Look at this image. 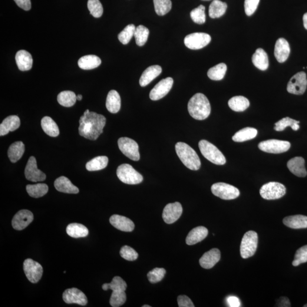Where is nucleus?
<instances>
[{
	"mask_svg": "<svg viewBox=\"0 0 307 307\" xmlns=\"http://www.w3.org/2000/svg\"><path fill=\"white\" fill-rule=\"evenodd\" d=\"M79 124V134L87 139L95 141L103 133L106 118L104 115L87 110L81 117Z\"/></svg>",
	"mask_w": 307,
	"mask_h": 307,
	"instance_id": "f257e3e1",
	"label": "nucleus"
},
{
	"mask_svg": "<svg viewBox=\"0 0 307 307\" xmlns=\"http://www.w3.org/2000/svg\"><path fill=\"white\" fill-rule=\"evenodd\" d=\"M188 110L191 116L196 120H205L209 117L211 111L209 99L203 94L194 95L188 104Z\"/></svg>",
	"mask_w": 307,
	"mask_h": 307,
	"instance_id": "f03ea898",
	"label": "nucleus"
},
{
	"mask_svg": "<svg viewBox=\"0 0 307 307\" xmlns=\"http://www.w3.org/2000/svg\"><path fill=\"white\" fill-rule=\"evenodd\" d=\"M176 150L179 159L188 168L196 171L201 166V162L196 152L189 145L183 143H178L176 145Z\"/></svg>",
	"mask_w": 307,
	"mask_h": 307,
	"instance_id": "7ed1b4c3",
	"label": "nucleus"
},
{
	"mask_svg": "<svg viewBox=\"0 0 307 307\" xmlns=\"http://www.w3.org/2000/svg\"><path fill=\"white\" fill-rule=\"evenodd\" d=\"M199 147L201 154L210 162L217 165H224L226 163V158L223 154L215 146L206 140L199 142Z\"/></svg>",
	"mask_w": 307,
	"mask_h": 307,
	"instance_id": "20e7f679",
	"label": "nucleus"
},
{
	"mask_svg": "<svg viewBox=\"0 0 307 307\" xmlns=\"http://www.w3.org/2000/svg\"><path fill=\"white\" fill-rule=\"evenodd\" d=\"M258 243V234L254 231H248L244 234L240 246V254L242 258L247 259L254 255Z\"/></svg>",
	"mask_w": 307,
	"mask_h": 307,
	"instance_id": "39448f33",
	"label": "nucleus"
},
{
	"mask_svg": "<svg viewBox=\"0 0 307 307\" xmlns=\"http://www.w3.org/2000/svg\"><path fill=\"white\" fill-rule=\"evenodd\" d=\"M117 176L122 182L128 184H140L143 181V177L129 164H123L118 166Z\"/></svg>",
	"mask_w": 307,
	"mask_h": 307,
	"instance_id": "423d86ee",
	"label": "nucleus"
},
{
	"mask_svg": "<svg viewBox=\"0 0 307 307\" xmlns=\"http://www.w3.org/2000/svg\"><path fill=\"white\" fill-rule=\"evenodd\" d=\"M260 196L265 200H276L285 196L286 189L283 184L278 182H269L264 184L260 189Z\"/></svg>",
	"mask_w": 307,
	"mask_h": 307,
	"instance_id": "0eeeda50",
	"label": "nucleus"
},
{
	"mask_svg": "<svg viewBox=\"0 0 307 307\" xmlns=\"http://www.w3.org/2000/svg\"><path fill=\"white\" fill-rule=\"evenodd\" d=\"M211 191L214 196L226 200L235 199L240 194V191L236 187L225 183L213 184Z\"/></svg>",
	"mask_w": 307,
	"mask_h": 307,
	"instance_id": "6e6552de",
	"label": "nucleus"
},
{
	"mask_svg": "<svg viewBox=\"0 0 307 307\" xmlns=\"http://www.w3.org/2000/svg\"><path fill=\"white\" fill-rule=\"evenodd\" d=\"M118 147L125 156L134 161H139V146L135 141L128 137H121L118 140Z\"/></svg>",
	"mask_w": 307,
	"mask_h": 307,
	"instance_id": "1a4fd4ad",
	"label": "nucleus"
},
{
	"mask_svg": "<svg viewBox=\"0 0 307 307\" xmlns=\"http://www.w3.org/2000/svg\"><path fill=\"white\" fill-rule=\"evenodd\" d=\"M291 144L289 141L278 140H269L262 141L259 145L260 150L266 153L279 154L285 153L290 149Z\"/></svg>",
	"mask_w": 307,
	"mask_h": 307,
	"instance_id": "9d476101",
	"label": "nucleus"
},
{
	"mask_svg": "<svg viewBox=\"0 0 307 307\" xmlns=\"http://www.w3.org/2000/svg\"><path fill=\"white\" fill-rule=\"evenodd\" d=\"M307 87V78L305 72L297 73L290 79L287 90L289 93L302 95L305 94Z\"/></svg>",
	"mask_w": 307,
	"mask_h": 307,
	"instance_id": "9b49d317",
	"label": "nucleus"
},
{
	"mask_svg": "<svg viewBox=\"0 0 307 307\" xmlns=\"http://www.w3.org/2000/svg\"><path fill=\"white\" fill-rule=\"evenodd\" d=\"M211 41L209 34L204 32H194L186 36L184 44L191 49H199L206 47Z\"/></svg>",
	"mask_w": 307,
	"mask_h": 307,
	"instance_id": "f8f14e48",
	"label": "nucleus"
},
{
	"mask_svg": "<svg viewBox=\"0 0 307 307\" xmlns=\"http://www.w3.org/2000/svg\"><path fill=\"white\" fill-rule=\"evenodd\" d=\"M24 270L27 278L32 283H37L42 278L44 269L37 262L31 259H25Z\"/></svg>",
	"mask_w": 307,
	"mask_h": 307,
	"instance_id": "ddd939ff",
	"label": "nucleus"
},
{
	"mask_svg": "<svg viewBox=\"0 0 307 307\" xmlns=\"http://www.w3.org/2000/svg\"><path fill=\"white\" fill-rule=\"evenodd\" d=\"M173 83V78L169 77L162 79L152 89L150 93L151 100L157 101L164 97L172 88Z\"/></svg>",
	"mask_w": 307,
	"mask_h": 307,
	"instance_id": "4468645a",
	"label": "nucleus"
},
{
	"mask_svg": "<svg viewBox=\"0 0 307 307\" xmlns=\"http://www.w3.org/2000/svg\"><path fill=\"white\" fill-rule=\"evenodd\" d=\"M25 175L26 179L33 182L44 181L46 178V174L38 169L34 157H30L25 167Z\"/></svg>",
	"mask_w": 307,
	"mask_h": 307,
	"instance_id": "2eb2a0df",
	"label": "nucleus"
},
{
	"mask_svg": "<svg viewBox=\"0 0 307 307\" xmlns=\"http://www.w3.org/2000/svg\"><path fill=\"white\" fill-rule=\"evenodd\" d=\"M33 220L34 216L31 211L26 210H19L13 218V227L16 230H22L30 225Z\"/></svg>",
	"mask_w": 307,
	"mask_h": 307,
	"instance_id": "dca6fc26",
	"label": "nucleus"
},
{
	"mask_svg": "<svg viewBox=\"0 0 307 307\" xmlns=\"http://www.w3.org/2000/svg\"><path fill=\"white\" fill-rule=\"evenodd\" d=\"M182 212V206L179 202L168 204L163 210V220L167 224H173L179 219Z\"/></svg>",
	"mask_w": 307,
	"mask_h": 307,
	"instance_id": "f3484780",
	"label": "nucleus"
},
{
	"mask_svg": "<svg viewBox=\"0 0 307 307\" xmlns=\"http://www.w3.org/2000/svg\"><path fill=\"white\" fill-rule=\"evenodd\" d=\"M63 299L67 304H77L78 305H87L88 299L83 292L78 289L72 288L65 290L63 293Z\"/></svg>",
	"mask_w": 307,
	"mask_h": 307,
	"instance_id": "a211bd4d",
	"label": "nucleus"
},
{
	"mask_svg": "<svg viewBox=\"0 0 307 307\" xmlns=\"http://www.w3.org/2000/svg\"><path fill=\"white\" fill-rule=\"evenodd\" d=\"M110 221L112 226L123 232H132L134 229L133 221L126 217L114 214L111 217Z\"/></svg>",
	"mask_w": 307,
	"mask_h": 307,
	"instance_id": "6ab92c4d",
	"label": "nucleus"
},
{
	"mask_svg": "<svg viewBox=\"0 0 307 307\" xmlns=\"http://www.w3.org/2000/svg\"><path fill=\"white\" fill-rule=\"evenodd\" d=\"M221 253L217 249H212L203 254L199 260L200 265L204 269H210L219 261Z\"/></svg>",
	"mask_w": 307,
	"mask_h": 307,
	"instance_id": "aec40b11",
	"label": "nucleus"
},
{
	"mask_svg": "<svg viewBox=\"0 0 307 307\" xmlns=\"http://www.w3.org/2000/svg\"><path fill=\"white\" fill-rule=\"evenodd\" d=\"M290 54V47L289 42L285 38H280L276 41L275 55L279 63H283L287 61Z\"/></svg>",
	"mask_w": 307,
	"mask_h": 307,
	"instance_id": "412c9836",
	"label": "nucleus"
},
{
	"mask_svg": "<svg viewBox=\"0 0 307 307\" xmlns=\"http://www.w3.org/2000/svg\"><path fill=\"white\" fill-rule=\"evenodd\" d=\"M287 165L289 170L295 176L301 178L307 176L305 161L302 157L293 158L288 162Z\"/></svg>",
	"mask_w": 307,
	"mask_h": 307,
	"instance_id": "4be33fe9",
	"label": "nucleus"
},
{
	"mask_svg": "<svg viewBox=\"0 0 307 307\" xmlns=\"http://www.w3.org/2000/svg\"><path fill=\"white\" fill-rule=\"evenodd\" d=\"M20 119L17 115H10L0 125V135L4 136L10 131H14L20 127Z\"/></svg>",
	"mask_w": 307,
	"mask_h": 307,
	"instance_id": "5701e85b",
	"label": "nucleus"
},
{
	"mask_svg": "<svg viewBox=\"0 0 307 307\" xmlns=\"http://www.w3.org/2000/svg\"><path fill=\"white\" fill-rule=\"evenodd\" d=\"M162 69L160 65H154L150 66L146 70H145L141 75L140 79V84L141 87H146L155 79L159 76Z\"/></svg>",
	"mask_w": 307,
	"mask_h": 307,
	"instance_id": "b1692460",
	"label": "nucleus"
},
{
	"mask_svg": "<svg viewBox=\"0 0 307 307\" xmlns=\"http://www.w3.org/2000/svg\"><path fill=\"white\" fill-rule=\"evenodd\" d=\"M16 61L20 71H29L32 68L33 62L32 56L27 51L22 49L16 52Z\"/></svg>",
	"mask_w": 307,
	"mask_h": 307,
	"instance_id": "393cba45",
	"label": "nucleus"
},
{
	"mask_svg": "<svg viewBox=\"0 0 307 307\" xmlns=\"http://www.w3.org/2000/svg\"><path fill=\"white\" fill-rule=\"evenodd\" d=\"M209 234V230L204 226H197L191 230L186 238V243L189 245H193L202 242Z\"/></svg>",
	"mask_w": 307,
	"mask_h": 307,
	"instance_id": "a878e982",
	"label": "nucleus"
},
{
	"mask_svg": "<svg viewBox=\"0 0 307 307\" xmlns=\"http://www.w3.org/2000/svg\"><path fill=\"white\" fill-rule=\"evenodd\" d=\"M54 186L56 190L61 193L77 194L79 192L78 188L74 186L67 178L64 176L55 180Z\"/></svg>",
	"mask_w": 307,
	"mask_h": 307,
	"instance_id": "bb28decb",
	"label": "nucleus"
},
{
	"mask_svg": "<svg viewBox=\"0 0 307 307\" xmlns=\"http://www.w3.org/2000/svg\"><path fill=\"white\" fill-rule=\"evenodd\" d=\"M283 223L287 227L292 229L307 228V216L298 214V215L286 217Z\"/></svg>",
	"mask_w": 307,
	"mask_h": 307,
	"instance_id": "cd10ccee",
	"label": "nucleus"
},
{
	"mask_svg": "<svg viewBox=\"0 0 307 307\" xmlns=\"http://www.w3.org/2000/svg\"><path fill=\"white\" fill-rule=\"evenodd\" d=\"M252 62L259 70L265 71L269 67L268 56L263 49L259 48L253 55Z\"/></svg>",
	"mask_w": 307,
	"mask_h": 307,
	"instance_id": "c85d7f7f",
	"label": "nucleus"
},
{
	"mask_svg": "<svg viewBox=\"0 0 307 307\" xmlns=\"http://www.w3.org/2000/svg\"><path fill=\"white\" fill-rule=\"evenodd\" d=\"M101 64L100 58L97 55H88L79 59V67L84 70H90L98 67Z\"/></svg>",
	"mask_w": 307,
	"mask_h": 307,
	"instance_id": "c756f323",
	"label": "nucleus"
},
{
	"mask_svg": "<svg viewBox=\"0 0 307 307\" xmlns=\"http://www.w3.org/2000/svg\"><path fill=\"white\" fill-rule=\"evenodd\" d=\"M106 107L112 113H117L121 108V97L116 91L111 90L107 97Z\"/></svg>",
	"mask_w": 307,
	"mask_h": 307,
	"instance_id": "7c9ffc66",
	"label": "nucleus"
},
{
	"mask_svg": "<svg viewBox=\"0 0 307 307\" xmlns=\"http://www.w3.org/2000/svg\"><path fill=\"white\" fill-rule=\"evenodd\" d=\"M25 145L21 141L16 142L10 146L8 155L10 161L16 163L22 158L25 153Z\"/></svg>",
	"mask_w": 307,
	"mask_h": 307,
	"instance_id": "2f4dec72",
	"label": "nucleus"
},
{
	"mask_svg": "<svg viewBox=\"0 0 307 307\" xmlns=\"http://www.w3.org/2000/svg\"><path fill=\"white\" fill-rule=\"evenodd\" d=\"M258 131L255 128L247 127L237 131L232 137V140L237 143H242L256 138Z\"/></svg>",
	"mask_w": 307,
	"mask_h": 307,
	"instance_id": "473e14b6",
	"label": "nucleus"
},
{
	"mask_svg": "<svg viewBox=\"0 0 307 307\" xmlns=\"http://www.w3.org/2000/svg\"><path fill=\"white\" fill-rule=\"evenodd\" d=\"M66 232L68 236L78 239L87 237L89 234V230L87 227L82 224L72 223L69 224L66 227Z\"/></svg>",
	"mask_w": 307,
	"mask_h": 307,
	"instance_id": "72a5a7b5",
	"label": "nucleus"
},
{
	"mask_svg": "<svg viewBox=\"0 0 307 307\" xmlns=\"http://www.w3.org/2000/svg\"><path fill=\"white\" fill-rule=\"evenodd\" d=\"M228 105L233 111L243 112L250 106V102L247 98L242 96H237L230 99Z\"/></svg>",
	"mask_w": 307,
	"mask_h": 307,
	"instance_id": "f704fd0d",
	"label": "nucleus"
},
{
	"mask_svg": "<svg viewBox=\"0 0 307 307\" xmlns=\"http://www.w3.org/2000/svg\"><path fill=\"white\" fill-rule=\"evenodd\" d=\"M42 129L49 136L56 137L59 134V129L57 124L51 117L46 116L42 119Z\"/></svg>",
	"mask_w": 307,
	"mask_h": 307,
	"instance_id": "c9c22d12",
	"label": "nucleus"
},
{
	"mask_svg": "<svg viewBox=\"0 0 307 307\" xmlns=\"http://www.w3.org/2000/svg\"><path fill=\"white\" fill-rule=\"evenodd\" d=\"M227 4L226 2L220 0H214L211 3L209 8V15L210 18H220L225 14L227 9Z\"/></svg>",
	"mask_w": 307,
	"mask_h": 307,
	"instance_id": "e433bc0d",
	"label": "nucleus"
},
{
	"mask_svg": "<svg viewBox=\"0 0 307 307\" xmlns=\"http://www.w3.org/2000/svg\"><path fill=\"white\" fill-rule=\"evenodd\" d=\"M26 191L30 196L39 198L44 196L48 193V187L45 183L29 184L26 186Z\"/></svg>",
	"mask_w": 307,
	"mask_h": 307,
	"instance_id": "4c0bfd02",
	"label": "nucleus"
},
{
	"mask_svg": "<svg viewBox=\"0 0 307 307\" xmlns=\"http://www.w3.org/2000/svg\"><path fill=\"white\" fill-rule=\"evenodd\" d=\"M57 100L59 104L62 106L71 107L75 105L77 98L74 92L65 91L58 95Z\"/></svg>",
	"mask_w": 307,
	"mask_h": 307,
	"instance_id": "58836bf2",
	"label": "nucleus"
},
{
	"mask_svg": "<svg viewBox=\"0 0 307 307\" xmlns=\"http://www.w3.org/2000/svg\"><path fill=\"white\" fill-rule=\"evenodd\" d=\"M108 158L106 156H98L94 158L86 164L87 170L95 171L104 169L108 166Z\"/></svg>",
	"mask_w": 307,
	"mask_h": 307,
	"instance_id": "ea45409f",
	"label": "nucleus"
},
{
	"mask_svg": "<svg viewBox=\"0 0 307 307\" xmlns=\"http://www.w3.org/2000/svg\"><path fill=\"white\" fill-rule=\"evenodd\" d=\"M127 288V283L120 276L114 277L110 283H105L102 286L104 291L111 289L113 291H125Z\"/></svg>",
	"mask_w": 307,
	"mask_h": 307,
	"instance_id": "a19ab883",
	"label": "nucleus"
},
{
	"mask_svg": "<svg viewBox=\"0 0 307 307\" xmlns=\"http://www.w3.org/2000/svg\"><path fill=\"white\" fill-rule=\"evenodd\" d=\"M227 71V66L225 64L221 63L214 67L210 68L208 71V77L211 80L221 81L225 77Z\"/></svg>",
	"mask_w": 307,
	"mask_h": 307,
	"instance_id": "79ce46f5",
	"label": "nucleus"
},
{
	"mask_svg": "<svg viewBox=\"0 0 307 307\" xmlns=\"http://www.w3.org/2000/svg\"><path fill=\"white\" fill-rule=\"evenodd\" d=\"M300 122L287 117L283 118L275 124V130L278 131H282L287 127H291L293 130L296 131L300 128Z\"/></svg>",
	"mask_w": 307,
	"mask_h": 307,
	"instance_id": "37998d69",
	"label": "nucleus"
},
{
	"mask_svg": "<svg viewBox=\"0 0 307 307\" xmlns=\"http://www.w3.org/2000/svg\"><path fill=\"white\" fill-rule=\"evenodd\" d=\"M155 11L158 16H164L172 8L171 0H153Z\"/></svg>",
	"mask_w": 307,
	"mask_h": 307,
	"instance_id": "c03bdc74",
	"label": "nucleus"
},
{
	"mask_svg": "<svg viewBox=\"0 0 307 307\" xmlns=\"http://www.w3.org/2000/svg\"><path fill=\"white\" fill-rule=\"evenodd\" d=\"M149 35V31L143 25L138 26L135 29L134 37L138 46H143L146 44Z\"/></svg>",
	"mask_w": 307,
	"mask_h": 307,
	"instance_id": "a18cd8bd",
	"label": "nucleus"
},
{
	"mask_svg": "<svg viewBox=\"0 0 307 307\" xmlns=\"http://www.w3.org/2000/svg\"><path fill=\"white\" fill-rule=\"evenodd\" d=\"M135 25L133 24L128 25L123 31L118 35L119 41L123 45H127L129 44L134 35L135 31Z\"/></svg>",
	"mask_w": 307,
	"mask_h": 307,
	"instance_id": "49530a36",
	"label": "nucleus"
},
{
	"mask_svg": "<svg viewBox=\"0 0 307 307\" xmlns=\"http://www.w3.org/2000/svg\"><path fill=\"white\" fill-rule=\"evenodd\" d=\"M205 6L201 5L191 12L190 16L193 21L197 24L202 25L206 22V16Z\"/></svg>",
	"mask_w": 307,
	"mask_h": 307,
	"instance_id": "de8ad7c7",
	"label": "nucleus"
},
{
	"mask_svg": "<svg viewBox=\"0 0 307 307\" xmlns=\"http://www.w3.org/2000/svg\"><path fill=\"white\" fill-rule=\"evenodd\" d=\"M88 9L95 18H100L103 14V7L99 0H88Z\"/></svg>",
	"mask_w": 307,
	"mask_h": 307,
	"instance_id": "09e8293b",
	"label": "nucleus"
},
{
	"mask_svg": "<svg viewBox=\"0 0 307 307\" xmlns=\"http://www.w3.org/2000/svg\"><path fill=\"white\" fill-rule=\"evenodd\" d=\"M127 295L125 291H113L110 298V305L113 307H118L126 302Z\"/></svg>",
	"mask_w": 307,
	"mask_h": 307,
	"instance_id": "8fccbe9b",
	"label": "nucleus"
},
{
	"mask_svg": "<svg viewBox=\"0 0 307 307\" xmlns=\"http://www.w3.org/2000/svg\"><path fill=\"white\" fill-rule=\"evenodd\" d=\"M166 271L163 268H155L147 274V278L151 283L161 281L166 275Z\"/></svg>",
	"mask_w": 307,
	"mask_h": 307,
	"instance_id": "3c124183",
	"label": "nucleus"
},
{
	"mask_svg": "<svg viewBox=\"0 0 307 307\" xmlns=\"http://www.w3.org/2000/svg\"><path fill=\"white\" fill-rule=\"evenodd\" d=\"M306 262H307V245L303 246L296 251L292 265L298 266L300 264Z\"/></svg>",
	"mask_w": 307,
	"mask_h": 307,
	"instance_id": "603ef678",
	"label": "nucleus"
},
{
	"mask_svg": "<svg viewBox=\"0 0 307 307\" xmlns=\"http://www.w3.org/2000/svg\"><path fill=\"white\" fill-rule=\"evenodd\" d=\"M120 256L125 259L133 261L138 259V254L131 247L125 245L120 250Z\"/></svg>",
	"mask_w": 307,
	"mask_h": 307,
	"instance_id": "864d4df0",
	"label": "nucleus"
},
{
	"mask_svg": "<svg viewBox=\"0 0 307 307\" xmlns=\"http://www.w3.org/2000/svg\"><path fill=\"white\" fill-rule=\"evenodd\" d=\"M260 0H245V11L247 16H250L256 11Z\"/></svg>",
	"mask_w": 307,
	"mask_h": 307,
	"instance_id": "5fc2aeb1",
	"label": "nucleus"
},
{
	"mask_svg": "<svg viewBox=\"0 0 307 307\" xmlns=\"http://www.w3.org/2000/svg\"><path fill=\"white\" fill-rule=\"evenodd\" d=\"M178 306L179 307H194V303L189 297L186 295H181L178 298Z\"/></svg>",
	"mask_w": 307,
	"mask_h": 307,
	"instance_id": "6e6d98bb",
	"label": "nucleus"
},
{
	"mask_svg": "<svg viewBox=\"0 0 307 307\" xmlns=\"http://www.w3.org/2000/svg\"><path fill=\"white\" fill-rule=\"evenodd\" d=\"M14 1L19 8L25 10L26 11H28L31 9V0H14Z\"/></svg>",
	"mask_w": 307,
	"mask_h": 307,
	"instance_id": "4d7b16f0",
	"label": "nucleus"
},
{
	"mask_svg": "<svg viewBox=\"0 0 307 307\" xmlns=\"http://www.w3.org/2000/svg\"><path fill=\"white\" fill-rule=\"evenodd\" d=\"M227 303L230 307H241V303L239 298L236 296H231L227 298Z\"/></svg>",
	"mask_w": 307,
	"mask_h": 307,
	"instance_id": "13d9d810",
	"label": "nucleus"
},
{
	"mask_svg": "<svg viewBox=\"0 0 307 307\" xmlns=\"http://www.w3.org/2000/svg\"><path fill=\"white\" fill-rule=\"evenodd\" d=\"M277 305H278V307H291V303H290V300L288 298H286V297H281L280 298L278 301H277Z\"/></svg>",
	"mask_w": 307,
	"mask_h": 307,
	"instance_id": "bf43d9fd",
	"label": "nucleus"
},
{
	"mask_svg": "<svg viewBox=\"0 0 307 307\" xmlns=\"http://www.w3.org/2000/svg\"><path fill=\"white\" fill-rule=\"evenodd\" d=\"M303 24L306 30H307V13H305L303 16Z\"/></svg>",
	"mask_w": 307,
	"mask_h": 307,
	"instance_id": "052dcab7",
	"label": "nucleus"
},
{
	"mask_svg": "<svg viewBox=\"0 0 307 307\" xmlns=\"http://www.w3.org/2000/svg\"><path fill=\"white\" fill-rule=\"evenodd\" d=\"M82 95H78V96H77V100L79 101H81L82 100Z\"/></svg>",
	"mask_w": 307,
	"mask_h": 307,
	"instance_id": "680f3d73",
	"label": "nucleus"
},
{
	"mask_svg": "<svg viewBox=\"0 0 307 307\" xmlns=\"http://www.w3.org/2000/svg\"><path fill=\"white\" fill-rule=\"evenodd\" d=\"M143 307H150V306H148V305H144V306H143Z\"/></svg>",
	"mask_w": 307,
	"mask_h": 307,
	"instance_id": "e2e57ef3",
	"label": "nucleus"
},
{
	"mask_svg": "<svg viewBox=\"0 0 307 307\" xmlns=\"http://www.w3.org/2000/svg\"><path fill=\"white\" fill-rule=\"evenodd\" d=\"M304 307H307V304H306V305H305V306H303Z\"/></svg>",
	"mask_w": 307,
	"mask_h": 307,
	"instance_id": "0e129e2a",
	"label": "nucleus"
}]
</instances>
